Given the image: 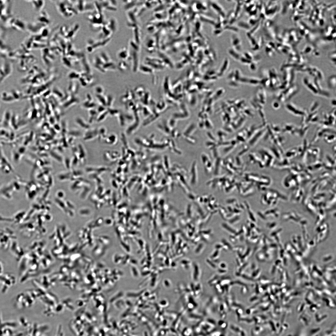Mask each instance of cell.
Returning a JSON list of instances; mask_svg holds the SVG:
<instances>
[{"label":"cell","instance_id":"7","mask_svg":"<svg viewBox=\"0 0 336 336\" xmlns=\"http://www.w3.org/2000/svg\"><path fill=\"white\" fill-rule=\"evenodd\" d=\"M213 6L215 8V9L217 10L219 12H221L222 9L220 7H219V6L218 5L214 4L213 5Z\"/></svg>","mask_w":336,"mask_h":336},{"label":"cell","instance_id":"2","mask_svg":"<svg viewBox=\"0 0 336 336\" xmlns=\"http://www.w3.org/2000/svg\"><path fill=\"white\" fill-rule=\"evenodd\" d=\"M36 5L34 6L37 11H41L43 10L45 5V1H37L36 2Z\"/></svg>","mask_w":336,"mask_h":336},{"label":"cell","instance_id":"6","mask_svg":"<svg viewBox=\"0 0 336 336\" xmlns=\"http://www.w3.org/2000/svg\"><path fill=\"white\" fill-rule=\"evenodd\" d=\"M225 28L227 29H229V30H233L237 32L238 31V29L234 27L227 26Z\"/></svg>","mask_w":336,"mask_h":336},{"label":"cell","instance_id":"3","mask_svg":"<svg viewBox=\"0 0 336 336\" xmlns=\"http://www.w3.org/2000/svg\"><path fill=\"white\" fill-rule=\"evenodd\" d=\"M229 52L231 56L234 58L235 59H238L240 57L239 55L236 53L234 49H230L229 50Z\"/></svg>","mask_w":336,"mask_h":336},{"label":"cell","instance_id":"1","mask_svg":"<svg viewBox=\"0 0 336 336\" xmlns=\"http://www.w3.org/2000/svg\"><path fill=\"white\" fill-rule=\"evenodd\" d=\"M58 11L66 18H70L78 14L71 1H59L56 3Z\"/></svg>","mask_w":336,"mask_h":336},{"label":"cell","instance_id":"5","mask_svg":"<svg viewBox=\"0 0 336 336\" xmlns=\"http://www.w3.org/2000/svg\"><path fill=\"white\" fill-rule=\"evenodd\" d=\"M245 56L246 58L249 60H251L252 59V56L251 55V54L250 53H246L245 54Z\"/></svg>","mask_w":336,"mask_h":336},{"label":"cell","instance_id":"4","mask_svg":"<svg viewBox=\"0 0 336 336\" xmlns=\"http://www.w3.org/2000/svg\"><path fill=\"white\" fill-rule=\"evenodd\" d=\"M238 25L240 27H243L242 28L247 29H248L250 27L249 25L245 23L242 22L239 23Z\"/></svg>","mask_w":336,"mask_h":336}]
</instances>
